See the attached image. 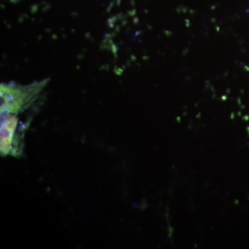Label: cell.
I'll return each mask as SVG.
<instances>
[{
  "instance_id": "1",
  "label": "cell",
  "mask_w": 249,
  "mask_h": 249,
  "mask_svg": "<svg viewBox=\"0 0 249 249\" xmlns=\"http://www.w3.org/2000/svg\"><path fill=\"white\" fill-rule=\"evenodd\" d=\"M44 86L42 83L29 86H16V85H1V111L7 110L14 111L19 109L26 100H29L33 96Z\"/></svg>"
}]
</instances>
